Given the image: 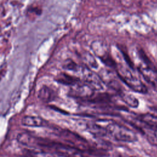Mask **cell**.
Segmentation results:
<instances>
[{
    "mask_svg": "<svg viewBox=\"0 0 157 157\" xmlns=\"http://www.w3.org/2000/svg\"><path fill=\"white\" fill-rule=\"evenodd\" d=\"M28 157H66L53 152L44 150H35L34 148L28 149L26 152Z\"/></svg>",
    "mask_w": 157,
    "mask_h": 157,
    "instance_id": "ba28073f",
    "label": "cell"
},
{
    "mask_svg": "<svg viewBox=\"0 0 157 157\" xmlns=\"http://www.w3.org/2000/svg\"><path fill=\"white\" fill-rule=\"evenodd\" d=\"M63 67L64 69L75 72L79 71L81 69L80 67L72 59H67L66 61H65Z\"/></svg>",
    "mask_w": 157,
    "mask_h": 157,
    "instance_id": "5bb4252c",
    "label": "cell"
},
{
    "mask_svg": "<svg viewBox=\"0 0 157 157\" xmlns=\"http://www.w3.org/2000/svg\"><path fill=\"white\" fill-rule=\"evenodd\" d=\"M104 132L117 140L124 142H132L137 140L136 134L126 126L113 121L105 120L96 123Z\"/></svg>",
    "mask_w": 157,
    "mask_h": 157,
    "instance_id": "6da1fadb",
    "label": "cell"
},
{
    "mask_svg": "<svg viewBox=\"0 0 157 157\" xmlns=\"http://www.w3.org/2000/svg\"><path fill=\"white\" fill-rule=\"evenodd\" d=\"M100 60L107 66L114 68L116 69L117 67V64L115 61L112 58V57L110 55L109 53H107L102 56L99 57Z\"/></svg>",
    "mask_w": 157,
    "mask_h": 157,
    "instance_id": "4fadbf2b",
    "label": "cell"
},
{
    "mask_svg": "<svg viewBox=\"0 0 157 157\" xmlns=\"http://www.w3.org/2000/svg\"><path fill=\"white\" fill-rule=\"evenodd\" d=\"M80 70L85 83L88 85L94 91L103 89V83L98 74L92 71L86 66L81 67Z\"/></svg>",
    "mask_w": 157,
    "mask_h": 157,
    "instance_id": "3957f363",
    "label": "cell"
},
{
    "mask_svg": "<svg viewBox=\"0 0 157 157\" xmlns=\"http://www.w3.org/2000/svg\"><path fill=\"white\" fill-rule=\"evenodd\" d=\"M118 48H119V50H120V52H121L122 55H123V58H124V61H126V64L128 65V66L130 67V69H133V68H134L133 63H132V61H131V59L130 57L129 56L128 54L127 53V52H126L125 50H123L121 47H118Z\"/></svg>",
    "mask_w": 157,
    "mask_h": 157,
    "instance_id": "2e32d148",
    "label": "cell"
},
{
    "mask_svg": "<svg viewBox=\"0 0 157 157\" xmlns=\"http://www.w3.org/2000/svg\"><path fill=\"white\" fill-rule=\"evenodd\" d=\"M56 81L61 84L68 86H73L75 84L80 82V79L72 75H71L67 73H61L55 78Z\"/></svg>",
    "mask_w": 157,
    "mask_h": 157,
    "instance_id": "9c48e42d",
    "label": "cell"
},
{
    "mask_svg": "<svg viewBox=\"0 0 157 157\" xmlns=\"http://www.w3.org/2000/svg\"><path fill=\"white\" fill-rule=\"evenodd\" d=\"M116 70L118 78L130 89L139 93H146L147 92V88L145 84L135 76L130 69L119 67L117 65Z\"/></svg>",
    "mask_w": 157,
    "mask_h": 157,
    "instance_id": "7a4b0ae2",
    "label": "cell"
},
{
    "mask_svg": "<svg viewBox=\"0 0 157 157\" xmlns=\"http://www.w3.org/2000/svg\"><path fill=\"white\" fill-rule=\"evenodd\" d=\"M121 98L122 100L127 104L128 106L133 108L137 107L139 105V101L138 99L134 96L132 94L129 93H121Z\"/></svg>",
    "mask_w": 157,
    "mask_h": 157,
    "instance_id": "8fae6325",
    "label": "cell"
},
{
    "mask_svg": "<svg viewBox=\"0 0 157 157\" xmlns=\"http://www.w3.org/2000/svg\"><path fill=\"white\" fill-rule=\"evenodd\" d=\"M87 101L94 104H107L111 102L112 96L110 94L107 93H94Z\"/></svg>",
    "mask_w": 157,
    "mask_h": 157,
    "instance_id": "30bf717a",
    "label": "cell"
},
{
    "mask_svg": "<svg viewBox=\"0 0 157 157\" xmlns=\"http://www.w3.org/2000/svg\"><path fill=\"white\" fill-rule=\"evenodd\" d=\"M98 75L103 84H105L107 86L115 90L121 91V85L115 75L112 71L103 69Z\"/></svg>",
    "mask_w": 157,
    "mask_h": 157,
    "instance_id": "5b68a950",
    "label": "cell"
},
{
    "mask_svg": "<svg viewBox=\"0 0 157 157\" xmlns=\"http://www.w3.org/2000/svg\"><path fill=\"white\" fill-rule=\"evenodd\" d=\"M29 10L30 12H34L36 14H37V15H40V13H42V10L41 9H39L38 7H32V8H30L29 9Z\"/></svg>",
    "mask_w": 157,
    "mask_h": 157,
    "instance_id": "e0dca14e",
    "label": "cell"
},
{
    "mask_svg": "<svg viewBox=\"0 0 157 157\" xmlns=\"http://www.w3.org/2000/svg\"><path fill=\"white\" fill-rule=\"evenodd\" d=\"M137 53L138 55L141 59V60L144 63V64L146 65V67L148 68L155 71L157 72V69L155 67V66L153 64V63L151 62V61L150 59L148 56L147 55L145 52L142 49V48H139L137 50Z\"/></svg>",
    "mask_w": 157,
    "mask_h": 157,
    "instance_id": "7c38bea8",
    "label": "cell"
},
{
    "mask_svg": "<svg viewBox=\"0 0 157 157\" xmlns=\"http://www.w3.org/2000/svg\"><path fill=\"white\" fill-rule=\"evenodd\" d=\"M155 90H156V91H157V86H156V88H155Z\"/></svg>",
    "mask_w": 157,
    "mask_h": 157,
    "instance_id": "ac0fdd59",
    "label": "cell"
},
{
    "mask_svg": "<svg viewBox=\"0 0 157 157\" xmlns=\"http://www.w3.org/2000/svg\"><path fill=\"white\" fill-rule=\"evenodd\" d=\"M23 126L30 128H37L44 126L45 124L44 120L39 116L26 115L21 120Z\"/></svg>",
    "mask_w": 157,
    "mask_h": 157,
    "instance_id": "8992f818",
    "label": "cell"
},
{
    "mask_svg": "<svg viewBox=\"0 0 157 157\" xmlns=\"http://www.w3.org/2000/svg\"><path fill=\"white\" fill-rule=\"evenodd\" d=\"M94 93V90L85 83H80V81L72 86L71 94L78 98L88 99Z\"/></svg>",
    "mask_w": 157,
    "mask_h": 157,
    "instance_id": "277c9868",
    "label": "cell"
},
{
    "mask_svg": "<svg viewBox=\"0 0 157 157\" xmlns=\"http://www.w3.org/2000/svg\"><path fill=\"white\" fill-rule=\"evenodd\" d=\"M38 97L42 101L48 102L55 99L56 97V93L52 88L44 85L39 91Z\"/></svg>",
    "mask_w": 157,
    "mask_h": 157,
    "instance_id": "52a82bcc",
    "label": "cell"
},
{
    "mask_svg": "<svg viewBox=\"0 0 157 157\" xmlns=\"http://www.w3.org/2000/svg\"><path fill=\"white\" fill-rule=\"evenodd\" d=\"M83 59L86 63V66H89L93 68H98V64L94 58L90 55V53L85 54L83 56Z\"/></svg>",
    "mask_w": 157,
    "mask_h": 157,
    "instance_id": "9a60e30c",
    "label": "cell"
}]
</instances>
